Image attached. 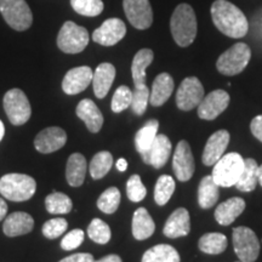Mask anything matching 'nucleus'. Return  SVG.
Wrapping results in <instances>:
<instances>
[{"label":"nucleus","mask_w":262,"mask_h":262,"mask_svg":"<svg viewBox=\"0 0 262 262\" xmlns=\"http://www.w3.org/2000/svg\"><path fill=\"white\" fill-rule=\"evenodd\" d=\"M211 17L216 28L229 38H243L249 31L243 11L227 0H216L211 5Z\"/></svg>","instance_id":"f257e3e1"},{"label":"nucleus","mask_w":262,"mask_h":262,"mask_svg":"<svg viewBox=\"0 0 262 262\" xmlns=\"http://www.w3.org/2000/svg\"><path fill=\"white\" fill-rule=\"evenodd\" d=\"M170 29L173 40L181 48L194 41L196 35V18L194 10L188 4H180L170 19Z\"/></svg>","instance_id":"f03ea898"},{"label":"nucleus","mask_w":262,"mask_h":262,"mask_svg":"<svg viewBox=\"0 0 262 262\" xmlns=\"http://www.w3.org/2000/svg\"><path fill=\"white\" fill-rule=\"evenodd\" d=\"M37 182L25 173H8L0 179V193L12 202H26L34 195Z\"/></svg>","instance_id":"7ed1b4c3"},{"label":"nucleus","mask_w":262,"mask_h":262,"mask_svg":"<svg viewBox=\"0 0 262 262\" xmlns=\"http://www.w3.org/2000/svg\"><path fill=\"white\" fill-rule=\"evenodd\" d=\"M244 170V159L239 153L222 156L212 169V179L219 187H233Z\"/></svg>","instance_id":"20e7f679"},{"label":"nucleus","mask_w":262,"mask_h":262,"mask_svg":"<svg viewBox=\"0 0 262 262\" xmlns=\"http://www.w3.org/2000/svg\"><path fill=\"white\" fill-rule=\"evenodd\" d=\"M250 58V48L245 42H237L219 57L216 67L221 74L232 77V75L242 73L248 66Z\"/></svg>","instance_id":"39448f33"},{"label":"nucleus","mask_w":262,"mask_h":262,"mask_svg":"<svg viewBox=\"0 0 262 262\" xmlns=\"http://www.w3.org/2000/svg\"><path fill=\"white\" fill-rule=\"evenodd\" d=\"M0 12L15 31L24 32L32 26L33 15L26 0H0Z\"/></svg>","instance_id":"423d86ee"},{"label":"nucleus","mask_w":262,"mask_h":262,"mask_svg":"<svg viewBox=\"0 0 262 262\" xmlns=\"http://www.w3.org/2000/svg\"><path fill=\"white\" fill-rule=\"evenodd\" d=\"M89 33L81 26L67 21L57 37V47L66 54H79L89 44Z\"/></svg>","instance_id":"0eeeda50"},{"label":"nucleus","mask_w":262,"mask_h":262,"mask_svg":"<svg viewBox=\"0 0 262 262\" xmlns=\"http://www.w3.org/2000/svg\"><path fill=\"white\" fill-rule=\"evenodd\" d=\"M234 253L242 262H255L260 255V242L253 229L237 227L232 232Z\"/></svg>","instance_id":"6e6552de"},{"label":"nucleus","mask_w":262,"mask_h":262,"mask_svg":"<svg viewBox=\"0 0 262 262\" xmlns=\"http://www.w3.org/2000/svg\"><path fill=\"white\" fill-rule=\"evenodd\" d=\"M3 104H4L6 116L14 125H24L31 118V103H29L27 96L22 90H9L5 94Z\"/></svg>","instance_id":"1a4fd4ad"},{"label":"nucleus","mask_w":262,"mask_h":262,"mask_svg":"<svg viewBox=\"0 0 262 262\" xmlns=\"http://www.w3.org/2000/svg\"><path fill=\"white\" fill-rule=\"evenodd\" d=\"M204 98V88L195 77H188L180 84L176 93V104L181 111L188 112L198 107Z\"/></svg>","instance_id":"9d476101"},{"label":"nucleus","mask_w":262,"mask_h":262,"mask_svg":"<svg viewBox=\"0 0 262 262\" xmlns=\"http://www.w3.org/2000/svg\"><path fill=\"white\" fill-rule=\"evenodd\" d=\"M124 12L136 29H147L153 22V11L149 0H123Z\"/></svg>","instance_id":"9b49d317"},{"label":"nucleus","mask_w":262,"mask_h":262,"mask_svg":"<svg viewBox=\"0 0 262 262\" xmlns=\"http://www.w3.org/2000/svg\"><path fill=\"white\" fill-rule=\"evenodd\" d=\"M195 164L187 141H180L172 158V170L179 181L186 182L194 173Z\"/></svg>","instance_id":"f8f14e48"},{"label":"nucleus","mask_w":262,"mask_h":262,"mask_svg":"<svg viewBox=\"0 0 262 262\" xmlns=\"http://www.w3.org/2000/svg\"><path fill=\"white\" fill-rule=\"evenodd\" d=\"M126 34L125 24L119 18L106 19L101 27L95 29L93 40L103 47H113L119 42Z\"/></svg>","instance_id":"ddd939ff"},{"label":"nucleus","mask_w":262,"mask_h":262,"mask_svg":"<svg viewBox=\"0 0 262 262\" xmlns=\"http://www.w3.org/2000/svg\"><path fill=\"white\" fill-rule=\"evenodd\" d=\"M229 104V95L225 90H215L205 96L198 106V117L204 120H214Z\"/></svg>","instance_id":"4468645a"},{"label":"nucleus","mask_w":262,"mask_h":262,"mask_svg":"<svg viewBox=\"0 0 262 262\" xmlns=\"http://www.w3.org/2000/svg\"><path fill=\"white\" fill-rule=\"evenodd\" d=\"M66 142H67V134L58 126H51L41 130L34 139L35 149L44 155L61 149Z\"/></svg>","instance_id":"2eb2a0df"},{"label":"nucleus","mask_w":262,"mask_h":262,"mask_svg":"<svg viewBox=\"0 0 262 262\" xmlns=\"http://www.w3.org/2000/svg\"><path fill=\"white\" fill-rule=\"evenodd\" d=\"M94 72L88 66L72 68L64 75L62 81V90L67 95H77L83 91L93 83Z\"/></svg>","instance_id":"dca6fc26"},{"label":"nucleus","mask_w":262,"mask_h":262,"mask_svg":"<svg viewBox=\"0 0 262 262\" xmlns=\"http://www.w3.org/2000/svg\"><path fill=\"white\" fill-rule=\"evenodd\" d=\"M229 133L227 130H219L209 137L203 152V163L205 165H215L224 156L229 143Z\"/></svg>","instance_id":"f3484780"},{"label":"nucleus","mask_w":262,"mask_h":262,"mask_svg":"<svg viewBox=\"0 0 262 262\" xmlns=\"http://www.w3.org/2000/svg\"><path fill=\"white\" fill-rule=\"evenodd\" d=\"M171 141L168 139V136L157 135L152 147L141 158L146 164L152 165L153 168L160 169L169 160L170 155H171Z\"/></svg>","instance_id":"a211bd4d"},{"label":"nucleus","mask_w":262,"mask_h":262,"mask_svg":"<svg viewBox=\"0 0 262 262\" xmlns=\"http://www.w3.org/2000/svg\"><path fill=\"white\" fill-rule=\"evenodd\" d=\"M168 238H180L191 232V219L189 212L185 208H179L169 216L163 229Z\"/></svg>","instance_id":"6ab92c4d"},{"label":"nucleus","mask_w":262,"mask_h":262,"mask_svg":"<svg viewBox=\"0 0 262 262\" xmlns=\"http://www.w3.org/2000/svg\"><path fill=\"white\" fill-rule=\"evenodd\" d=\"M34 227V220L27 212L16 211L5 219L3 231L8 237H18L27 234Z\"/></svg>","instance_id":"aec40b11"},{"label":"nucleus","mask_w":262,"mask_h":262,"mask_svg":"<svg viewBox=\"0 0 262 262\" xmlns=\"http://www.w3.org/2000/svg\"><path fill=\"white\" fill-rule=\"evenodd\" d=\"M77 116L85 123L91 133L96 134L103 125V116L94 101L85 98L77 106Z\"/></svg>","instance_id":"412c9836"},{"label":"nucleus","mask_w":262,"mask_h":262,"mask_svg":"<svg viewBox=\"0 0 262 262\" xmlns=\"http://www.w3.org/2000/svg\"><path fill=\"white\" fill-rule=\"evenodd\" d=\"M245 210L244 199L234 196V198L228 199L216 208L215 210V220L221 226H229L237 220L238 216L243 214Z\"/></svg>","instance_id":"4be33fe9"},{"label":"nucleus","mask_w":262,"mask_h":262,"mask_svg":"<svg viewBox=\"0 0 262 262\" xmlns=\"http://www.w3.org/2000/svg\"><path fill=\"white\" fill-rule=\"evenodd\" d=\"M114 78H116V68L112 63H101L94 72L93 85L94 93L97 98H103L110 93Z\"/></svg>","instance_id":"5701e85b"},{"label":"nucleus","mask_w":262,"mask_h":262,"mask_svg":"<svg viewBox=\"0 0 262 262\" xmlns=\"http://www.w3.org/2000/svg\"><path fill=\"white\" fill-rule=\"evenodd\" d=\"M173 91V79L168 73H162L153 81L149 95V102L153 107L163 106Z\"/></svg>","instance_id":"b1692460"},{"label":"nucleus","mask_w":262,"mask_h":262,"mask_svg":"<svg viewBox=\"0 0 262 262\" xmlns=\"http://www.w3.org/2000/svg\"><path fill=\"white\" fill-rule=\"evenodd\" d=\"M86 173V159L80 153H73L66 166V178L72 187H79L84 183Z\"/></svg>","instance_id":"393cba45"},{"label":"nucleus","mask_w":262,"mask_h":262,"mask_svg":"<svg viewBox=\"0 0 262 262\" xmlns=\"http://www.w3.org/2000/svg\"><path fill=\"white\" fill-rule=\"evenodd\" d=\"M156 225L145 208H139L133 216V235L137 241H145L155 233Z\"/></svg>","instance_id":"a878e982"},{"label":"nucleus","mask_w":262,"mask_h":262,"mask_svg":"<svg viewBox=\"0 0 262 262\" xmlns=\"http://www.w3.org/2000/svg\"><path fill=\"white\" fill-rule=\"evenodd\" d=\"M153 58H155V54L149 49H141L135 55L133 64H131V74H133V80L135 86L146 84V70L152 63Z\"/></svg>","instance_id":"bb28decb"},{"label":"nucleus","mask_w":262,"mask_h":262,"mask_svg":"<svg viewBox=\"0 0 262 262\" xmlns=\"http://www.w3.org/2000/svg\"><path fill=\"white\" fill-rule=\"evenodd\" d=\"M158 120L152 119L147 122L141 129L137 131L135 135V146L137 152L140 153L141 157L146 155L148 149L152 147L155 142L157 135H158Z\"/></svg>","instance_id":"cd10ccee"},{"label":"nucleus","mask_w":262,"mask_h":262,"mask_svg":"<svg viewBox=\"0 0 262 262\" xmlns=\"http://www.w3.org/2000/svg\"><path fill=\"white\" fill-rule=\"evenodd\" d=\"M220 191L219 185L212 179V176H205L202 179L198 186V203L202 209H210L219 201Z\"/></svg>","instance_id":"c85d7f7f"},{"label":"nucleus","mask_w":262,"mask_h":262,"mask_svg":"<svg viewBox=\"0 0 262 262\" xmlns=\"http://www.w3.org/2000/svg\"><path fill=\"white\" fill-rule=\"evenodd\" d=\"M257 170L258 165L256 160L251 158L244 159V170L242 172L238 182L235 183V187H237L238 191L251 192L256 188V185L258 183Z\"/></svg>","instance_id":"c756f323"},{"label":"nucleus","mask_w":262,"mask_h":262,"mask_svg":"<svg viewBox=\"0 0 262 262\" xmlns=\"http://www.w3.org/2000/svg\"><path fill=\"white\" fill-rule=\"evenodd\" d=\"M142 262H180V255L171 245L159 244L143 254Z\"/></svg>","instance_id":"7c9ffc66"},{"label":"nucleus","mask_w":262,"mask_h":262,"mask_svg":"<svg viewBox=\"0 0 262 262\" xmlns=\"http://www.w3.org/2000/svg\"><path fill=\"white\" fill-rule=\"evenodd\" d=\"M198 248L201 251L210 255H219L224 253L227 248V238L222 233H206L202 235L198 242Z\"/></svg>","instance_id":"2f4dec72"},{"label":"nucleus","mask_w":262,"mask_h":262,"mask_svg":"<svg viewBox=\"0 0 262 262\" xmlns=\"http://www.w3.org/2000/svg\"><path fill=\"white\" fill-rule=\"evenodd\" d=\"M113 165V157L110 152L102 150V152H98L97 155L94 156V158L91 159L89 171L91 178L94 180H100L104 178L110 171L111 168Z\"/></svg>","instance_id":"473e14b6"},{"label":"nucleus","mask_w":262,"mask_h":262,"mask_svg":"<svg viewBox=\"0 0 262 262\" xmlns=\"http://www.w3.org/2000/svg\"><path fill=\"white\" fill-rule=\"evenodd\" d=\"M45 205L47 210L55 215L68 214L73 208V203L70 196L61 192H52L51 194H49L45 199Z\"/></svg>","instance_id":"72a5a7b5"},{"label":"nucleus","mask_w":262,"mask_h":262,"mask_svg":"<svg viewBox=\"0 0 262 262\" xmlns=\"http://www.w3.org/2000/svg\"><path fill=\"white\" fill-rule=\"evenodd\" d=\"M175 181L171 176L162 175L158 179L155 187V201L159 206L165 205L175 192Z\"/></svg>","instance_id":"f704fd0d"},{"label":"nucleus","mask_w":262,"mask_h":262,"mask_svg":"<svg viewBox=\"0 0 262 262\" xmlns=\"http://www.w3.org/2000/svg\"><path fill=\"white\" fill-rule=\"evenodd\" d=\"M120 204V192L117 187H110L100 195L97 206L104 214H114Z\"/></svg>","instance_id":"c9c22d12"},{"label":"nucleus","mask_w":262,"mask_h":262,"mask_svg":"<svg viewBox=\"0 0 262 262\" xmlns=\"http://www.w3.org/2000/svg\"><path fill=\"white\" fill-rule=\"evenodd\" d=\"M71 5L77 14L86 17H96L104 8L102 0H71Z\"/></svg>","instance_id":"e433bc0d"},{"label":"nucleus","mask_w":262,"mask_h":262,"mask_svg":"<svg viewBox=\"0 0 262 262\" xmlns=\"http://www.w3.org/2000/svg\"><path fill=\"white\" fill-rule=\"evenodd\" d=\"M88 235L97 244H107L111 241V228L100 219H94L88 227Z\"/></svg>","instance_id":"4c0bfd02"},{"label":"nucleus","mask_w":262,"mask_h":262,"mask_svg":"<svg viewBox=\"0 0 262 262\" xmlns=\"http://www.w3.org/2000/svg\"><path fill=\"white\" fill-rule=\"evenodd\" d=\"M150 90L147 88L146 84L135 86V91L133 93V102H131V108L133 112L137 116H142L146 112L147 104L149 102Z\"/></svg>","instance_id":"58836bf2"},{"label":"nucleus","mask_w":262,"mask_h":262,"mask_svg":"<svg viewBox=\"0 0 262 262\" xmlns=\"http://www.w3.org/2000/svg\"><path fill=\"white\" fill-rule=\"evenodd\" d=\"M133 102V91L125 85H122L116 90L112 98V111L114 113H120L131 106Z\"/></svg>","instance_id":"ea45409f"},{"label":"nucleus","mask_w":262,"mask_h":262,"mask_svg":"<svg viewBox=\"0 0 262 262\" xmlns=\"http://www.w3.org/2000/svg\"><path fill=\"white\" fill-rule=\"evenodd\" d=\"M126 193L131 202L137 203L145 199V196L147 194V189L142 181H141V178L139 175H133L129 180H127Z\"/></svg>","instance_id":"a19ab883"},{"label":"nucleus","mask_w":262,"mask_h":262,"mask_svg":"<svg viewBox=\"0 0 262 262\" xmlns=\"http://www.w3.org/2000/svg\"><path fill=\"white\" fill-rule=\"evenodd\" d=\"M67 227L68 224L64 219H51V220L47 221L44 226H42V234H44L48 239L58 238L67 231Z\"/></svg>","instance_id":"79ce46f5"},{"label":"nucleus","mask_w":262,"mask_h":262,"mask_svg":"<svg viewBox=\"0 0 262 262\" xmlns=\"http://www.w3.org/2000/svg\"><path fill=\"white\" fill-rule=\"evenodd\" d=\"M84 232L81 229H73L62 238L61 248L67 251L79 248L84 242Z\"/></svg>","instance_id":"37998d69"},{"label":"nucleus","mask_w":262,"mask_h":262,"mask_svg":"<svg viewBox=\"0 0 262 262\" xmlns=\"http://www.w3.org/2000/svg\"><path fill=\"white\" fill-rule=\"evenodd\" d=\"M94 256L88 253H78L62 258L60 262H94Z\"/></svg>","instance_id":"c03bdc74"},{"label":"nucleus","mask_w":262,"mask_h":262,"mask_svg":"<svg viewBox=\"0 0 262 262\" xmlns=\"http://www.w3.org/2000/svg\"><path fill=\"white\" fill-rule=\"evenodd\" d=\"M250 130L251 133H253V135L262 142V116L255 117L254 119L251 120Z\"/></svg>","instance_id":"a18cd8bd"},{"label":"nucleus","mask_w":262,"mask_h":262,"mask_svg":"<svg viewBox=\"0 0 262 262\" xmlns=\"http://www.w3.org/2000/svg\"><path fill=\"white\" fill-rule=\"evenodd\" d=\"M94 262H123L122 258H120L118 255H107V256H104L102 258H100V260L97 261H94Z\"/></svg>","instance_id":"49530a36"},{"label":"nucleus","mask_w":262,"mask_h":262,"mask_svg":"<svg viewBox=\"0 0 262 262\" xmlns=\"http://www.w3.org/2000/svg\"><path fill=\"white\" fill-rule=\"evenodd\" d=\"M6 214H8V204L3 198H0V221L5 219Z\"/></svg>","instance_id":"de8ad7c7"},{"label":"nucleus","mask_w":262,"mask_h":262,"mask_svg":"<svg viewBox=\"0 0 262 262\" xmlns=\"http://www.w3.org/2000/svg\"><path fill=\"white\" fill-rule=\"evenodd\" d=\"M117 168L119 171H125V170L127 169V162L124 158H120L118 159L117 162Z\"/></svg>","instance_id":"09e8293b"},{"label":"nucleus","mask_w":262,"mask_h":262,"mask_svg":"<svg viewBox=\"0 0 262 262\" xmlns=\"http://www.w3.org/2000/svg\"><path fill=\"white\" fill-rule=\"evenodd\" d=\"M4 134H5V127H4V124H3L2 120H0V141L3 140V137H4Z\"/></svg>","instance_id":"8fccbe9b"},{"label":"nucleus","mask_w":262,"mask_h":262,"mask_svg":"<svg viewBox=\"0 0 262 262\" xmlns=\"http://www.w3.org/2000/svg\"><path fill=\"white\" fill-rule=\"evenodd\" d=\"M257 178H258V183L262 186V165L258 166L257 170Z\"/></svg>","instance_id":"3c124183"},{"label":"nucleus","mask_w":262,"mask_h":262,"mask_svg":"<svg viewBox=\"0 0 262 262\" xmlns=\"http://www.w3.org/2000/svg\"><path fill=\"white\" fill-rule=\"evenodd\" d=\"M238 262H242V261H238Z\"/></svg>","instance_id":"603ef678"}]
</instances>
